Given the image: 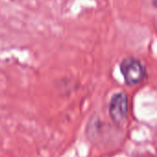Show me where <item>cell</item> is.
<instances>
[{
	"mask_svg": "<svg viewBox=\"0 0 157 157\" xmlns=\"http://www.w3.org/2000/svg\"><path fill=\"white\" fill-rule=\"evenodd\" d=\"M120 70L127 86L141 83L146 75V68L137 58L126 57L120 63Z\"/></svg>",
	"mask_w": 157,
	"mask_h": 157,
	"instance_id": "6da1fadb",
	"label": "cell"
},
{
	"mask_svg": "<svg viewBox=\"0 0 157 157\" xmlns=\"http://www.w3.org/2000/svg\"><path fill=\"white\" fill-rule=\"evenodd\" d=\"M109 114L114 123L121 125L125 122L128 116V97L126 93L117 92L112 96L109 101Z\"/></svg>",
	"mask_w": 157,
	"mask_h": 157,
	"instance_id": "7a4b0ae2",
	"label": "cell"
}]
</instances>
